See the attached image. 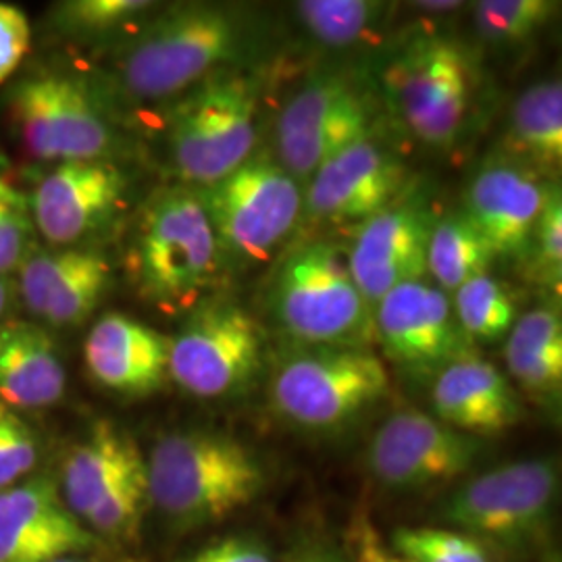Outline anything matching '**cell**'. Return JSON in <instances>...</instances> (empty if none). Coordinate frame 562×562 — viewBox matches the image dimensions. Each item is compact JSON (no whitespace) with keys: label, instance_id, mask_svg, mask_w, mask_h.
Here are the masks:
<instances>
[{"label":"cell","instance_id":"8fae6325","mask_svg":"<svg viewBox=\"0 0 562 562\" xmlns=\"http://www.w3.org/2000/svg\"><path fill=\"white\" fill-rule=\"evenodd\" d=\"M557 492L554 459L508 462L459 487L443 504V519L473 540L519 542L542 527Z\"/></svg>","mask_w":562,"mask_h":562},{"label":"cell","instance_id":"277c9868","mask_svg":"<svg viewBox=\"0 0 562 562\" xmlns=\"http://www.w3.org/2000/svg\"><path fill=\"white\" fill-rule=\"evenodd\" d=\"M261 83L255 74L222 69L194 86L169 117L173 165L190 183L209 186L252 157Z\"/></svg>","mask_w":562,"mask_h":562},{"label":"cell","instance_id":"f35d334b","mask_svg":"<svg viewBox=\"0 0 562 562\" xmlns=\"http://www.w3.org/2000/svg\"><path fill=\"white\" fill-rule=\"evenodd\" d=\"M188 562H273L261 543L246 538H227L194 554Z\"/></svg>","mask_w":562,"mask_h":562},{"label":"cell","instance_id":"603a6c76","mask_svg":"<svg viewBox=\"0 0 562 562\" xmlns=\"http://www.w3.org/2000/svg\"><path fill=\"white\" fill-rule=\"evenodd\" d=\"M63 392L65 369L48 331L30 322L0 323V404L41 408Z\"/></svg>","mask_w":562,"mask_h":562},{"label":"cell","instance_id":"60d3db41","mask_svg":"<svg viewBox=\"0 0 562 562\" xmlns=\"http://www.w3.org/2000/svg\"><path fill=\"white\" fill-rule=\"evenodd\" d=\"M294 562H338L331 554L325 552H304Z\"/></svg>","mask_w":562,"mask_h":562},{"label":"cell","instance_id":"836d02e7","mask_svg":"<svg viewBox=\"0 0 562 562\" xmlns=\"http://www.w3.org/2000/svg\"><path fill=\"white\" fill-rule=\"evenodd\" d=\"M153 9L146 0H76L63 7V20L86 34H104L121 27Z\"/></svg>","mask_w":562,"mask_h":562},{"label":"cell","instance_id":"74e56055","mask_svg":"<svg viewBox=\"0 0 562 562\" xmlns=\"http://www.w3.org/2000/svg\"><path fill=\"white\" fill-rule=\"evenodd\" d=\"M346 543L352 562H411L385 543L382 533L364 513L357 515L350 522Z\"/></svg>","mask_w":562,"mask_h":562},{"label":"cell","instance_id":"6da1fadb","mask_svg":"<svg viewBox=\"0 0 562 562\" xmlns=\"http://www.w3.org/2000/svg\"><path fill=\"white\" fill-rule=\"evenodd\" d=\"M148 498L181 525L222 521L261 494L259 459L236 438L215 431H178L146 461Z\"/></svg>","mask_w":562,"mask_h":562},{"label":"cell","instance_id":"ffe728a7","mask_svg":"<svg viewBox=\"0 0 562 562\" xmlns=\"http://www.w3.org/2000/svg\"><path fill=\"white\" fill-rule=\"evenodd\" d=\"M111 283V267L101 252L83 248L30 250L20 265L25 306L53 325L86 322Z\"/></svg>","mask_w":562,"mask_h":562},{"label":"cell","instance_id":"f546056e","mask_svg":"<svg viewBox=\"0 0 562 562\" xmlns=\"http://www.w3.org/2000/svg\"><path fill=\"white\" fill-rule=\"evenodd\" d=\"M561 2L552 0H482L475 2V27L483 41L517 46L543 30Z\"/></svg>","mask_w":562,"mask_h":562},{"label":"cell","instance_id":"52a82bcc","mask_svg":"<svg viewBox=\"0 0 562 562\" xmlns=\"http://www.w3.org/2000/svg\"><path fill=\"white\" fill-rule=\"evenodd\" d=\"M475 83L469 50L438 34L406 42L385 71L396 113L411 134L431 148L457 144L471 113Z\"/></svg>","mask_w":562,"mask_h":562},{"label":"cell","instance_id":"3957f363","mask_svg":"<svg viewBox=\"0 0 562 562\" xmlns=\"http://www.w3.org/2000/svg\"><path fill=\"white\" fill-rule=\"evenodd\" d=\"M220 246L196 192L167 190L142 211L130 271L142 296L162 311L190 308L213 283Z\"/></svg>","mask_w":562,"mask_h":562},{"label":"cell","instance_id":"cb8c5ba5","mask_svg":"<svg viewBox=\"0 0 562 562\" xmlns=\"http://www.w3.org/2000/svg\"><path fill=\"white\" fill-rule=\"evenodd\" d=\"M144 462L138 446L115 425L101 422L69 454L63 469L67 508L83 519L121 477Z\"/></svg>","mask_w":562,"mask_h":562},{"label":"cell","instance_id":"5bb4252c","mask_svg":"<svg viewBox=\"0 0 562 562\" xmlns=\"http://www.w3.org/2000/svg\"><path fill=\"white\" fill-rule=\"evenodd\" d=\"M373 327L392 361L417 373H440L469 355L452 301L438 285L408 281L373 306Z\"/></svg>","mask_w":562,"mask_h":562},{"label":"cell","instance_id":"30bf717a","mask_svg":"<svg viewBox=\"0 0 562 562\" xmlns=\"http://www.w3.org/2000/svg\"><path fill=\"white\" fill-rule=\"evenodd\" d=\"M373 132L369 94L341 74L304 81L278 120V161L296 178L313 173L346 146Z\"/></svg>","mask_w":562,"mask_h":562},{"label":"cell","instance_id":"d590c367","mask_svg":"<svg viewBox=\"0 0 562 562\" xmlns=\"http://www.w3.org/2000/svg\"><path fill=\"white\" fill-rule=\"evenodd\" d=\"M30 241V220L18 194L0 180V278L20 267Z\"/></svg>","mask_w":562,"mask_h":562},{"label":"cell","instance_id":"83f0119b","mask_svg":"<svg viewBox=\"0 0 562 562\" xmlns=\"http://www.w3.org/2000/svg\"><path fill=\"white\" fill-rule=\"evenodd\" d=\"M294 7L302 27L315 41L344 48L380 27L392 4L375 0H301Z\"/></svg>","mask_w":562,"mask_h":562},{"label":"cell","instance_id":"e0dca14e","mask_svg":"<svg viewBox=\"0 0 562 562\" xmlns=\"http://www.w3.org/2000/svg\"><path fill=\"white\" fill-rule=\"evenodd\" d=\"M125 190V173L111 162H59L34 192V222L44 240L71 246L117 213Z\"/></svg>","mask_w":562,"mask_h":562},{"label":"cell","instance_id":"2e32d148","mask_svg":"<svg viewBox=\"0 0 562 562\" xmlns=\"http://www.w3.org/2000/svg\"><path fill=\"white\" fill-rule=\"evenodd\" d=\"M434 223L423 201L404 196L361 223L346 259L371 311L394 288L423 280Z\"/></svg>","mask_w":562,"mask_h":562},{"label":"cell","instance_id":"4fadbf2b","mask_svg":"<svg viewBox=\"0 0 562 562\" xmlns=\"http://www.w3.org/2000/svg\"><path fill=\"white\" fill-rule=\"evenodd\" d=\"M480 442L450 425L406 408L375 431L367 461L387 487L425 490L452 482L480 457Z\"/></svg>","mask_w":562,"mask_h":562},{"label":"cell","instance_id":"d4e9b609","mask_svg":"<svg viewBox=\"0 0 562 562\" xmlns=\"http://www.w3.org/2000/svg\"><path fill=\"white\" fill-rule=\"evenodd\" d=\"M506 364L522 390L552 404L562 387V322L554 304H540L521 315L506 340Z\"/></svg>","mask_w":562,"mask_h":562},{"label":"cell","instance_id":"1f68e13d","mask_svg":"<svg viewBox=\"0 0 562 562\" xmlns=\"http://www.w3.org/2000/svg\"><path fill=\"white\" fill-rule=\"evenodd\" d=\"M392 550L411 562H490L482 543L450 529L406 527L394 533Z\"/></svg>","mask_w":562,"mask_h":562},{"label":"cell","instance_id":"ab89813d","mask_svg":"<svg viewBox=\"0 0 562 562\" xmlns=\"http://www.w3.org/2000/svg\"><path fill=\"white\" fill-rule=\"evenodd\" d=\"M419 11H429V13H443V11H457L461 2H415Z\"/></svg>","mask_w":562,"mask_h":562},{"label":"cell","instance_id":"f1b7e54d","mask_svg":"<svg viewBox=\"0 0 562 562\" xmlns=\"http://www.w3.org/2000/svg\"><path fill=\"white\" fill-rule=\"evenodd\" d=\"M452 294L457 322L469 341L501 340L517 322V304L510 290L490 273L464 281Z\"/></svg>","mask_w":562,"mask_h":562},{"label":"cell","instance_id":"484cf974","mask_svg":"<svg viewBox=\"0 0 562 562\" xmlns=\"http://www.w3.org/2000/svg\"><path fill=\"white\" fill-rule=\"evenodd\" d=\"M506 148L533 173L554 176L562 162L561 80L529 86L510 109Z\"/></svg>","mask_w":562,"mask_h":562},{"label":"cell","instance_id":"7c38bea8","mask_svg":"<svg viewBox=\"0 0 562 562\" xmlns=\"http://www.w3.org/2000/svg\"><path fill=\"white\" fill-rule=\"evenodd\" d=\"M13 113L25 148L42 161H102L113 148L99 104L69 76L42 74L21 81Z\"/></svg>","mask_w":562,"mask_h":562},{"label":"cell","instance_id":"7bdbcfd3","mask_svg":"<svg viewBox=\"0 0 562 562\" xmlns=\"http://www.w3.org/2000/svg\"><path fill=\"white\" fill-rule=\"evenodd\" d=\"M50 562H83V561H80V559H74V557H63V559H57V561H50Z\"/></svg>","mask_w":562,"mask_h":562},{"label":"cell","instance_id":"44dd1931","mask_svg":"<svg viewBox=\"0 0 562 562\" xmlns=\"http://www.w3.org/2000/svg\"><path fill=\"white\" fill-rule=\"evenodd\" d=\"M436 419L467 436H496L521 419L517 390L498 367L477 357L446 364L431 387Z\"/></svg>","mask_w":562,"mask_h":562},{"label":"cell","instance_id":"9a60e30c","mask_svg":"<svg viewBox=\"0 0 562 562\" xmlns=\"http://www.w3.org/2000/svg\"><path fill=\"white\" fill-rule=\"evenodd\" d=\"M404 181L401 157L369 134L313 173L302 211L317 222H364L401 199Z\"/></svg>","mask_w":562,"mask_h":562},{"label":"cell","instance_id":"8d00e7d4","mask_svg":"<svg viewBox=\"0 0 562 562\" xmlns=\"http://www.w3.org/2000/svg\"><path fill=\"white\" fill-rule=\"evenodd\" d=\"M30 48V21L25 13L0 2V83L9 80Z\"/></svg>","mask_w":562,"mask_h":562},{"label":"cell","instance_id":"7402d4cb","mask_svg":"<svg viewBox=\"0 0 562 562\" xmlns=\"http://www.w3.org/2000/svg\"><path fill=\"white\" fill-rule=\"evenodd\" d=\"M83 359L104 387L142 396L159 390L169 375V338L146 323L111 313L90 329Z\"/></svg>","mask_w":562,"mask_h":562},{"label":"cell","instance_id":"4316f807","mask_svg":"<svg viewBox=\"0 0 562 562\" xmlns=\"http://www.w3.org/2000/svg\"><path fill=\"white\" fill-rule=\"evenodd\" d=\"M492 261L494 252L462 211L434 223L427 244V273L443 292H454L464 281L487 273Z\"/></svg>","mask_w":562,"mask_h":562},{"label":"cell","instance_id":"5b68a950","mask_svg":"<svg viewBox=\"0 0 562 562\" xmlns=\"http://www.w3.org/2000/svg\"><path fill=\"white\" fill-rule=\"evenodd\" d=\"M271 306L281 329L306 346L357 348L373 325L346 255L327 240L302 244L281 262Z\"/></svg>","mask_w":562,"mask_h":562},{"label":"cell","instance_id":"ba28073f","mask_svg":"<svg viewBox=\"0 0 562 562\" xmlns=\"http://www.w3.org/2000/svg\"><path fill=\"white\" fill-rule=\"evenodd\" d=\"M387 387L385 364L361 346H308L278 367L271 401L288 422L331 429L382 401Z\"/></svg>","mask_w":562,"mask_h":562},{"label":"cell","instance_id":"b9f144b4","mask_svg":"<svg viewBox=\"0 0 562 562\" xmlns=\"http://www.w3.org/2000/svg\"><path fill=\"white\" fill-rule=\"evenodd\" d=\"M9 294H11V290H9V281L4 280V278H0V317H2V315H4V311H7Z\"/></svg>","mask_w":562,"mask_h":562},{"label":"cell","instance_id":"d6986e66","mask_svg":"<svg viewBox=\"0 0 562 562\" xmlns=\"http://www.w3.org/2000/svg\"><path fill=\"white\" fill-rule=\"evenodd\" d=\"M94 542L60 501L55 483L30 480L0 494V562L57 561Z\"/></svg>","mask_w":562,"mask_h":562},{"label":"cell","instance_id":"ac0fdd59","mask_svg":"<svg viewBox=\"0 0 562 562\" xmlns=\"http://www.w3.org/2000/svg\"><path fill=\"white\" fill-rule=\"evenodd\" d=\"M550 183L517 161L485 162L464 190L462 213L494 259L525 257Z\"/></svg>","mask_w":562,"mask_h":562},{"label":"cell","instance_id":"d6a6232c","mask_svg":"<svg viewBox=\"0 0 562 562\" xmlns=\"http://www.w3.org/2000/svg\"><path fill=\"white\" fill-rule=\"evenodd\" d=\"M527 255H531L533 273H538L543 283L559 288L562 276V196L559 186L554 188L550 183L525 257Z\"/></svg>","mask_w":562,"mask_h":562},{"label":"cell","instance_id":"8992f818","mask_svg":"<svg viewBox=\"0 0 562 562\" xmlns=\"http://www.w3.org/2000/svg\"><path fill=\"white\" fill-rule=\"evenodd\" d=\"M206 217L220 252L236 261L261 262L271 257L301 220L304 196L278 159L250 157L232 173L201 186Z\"/></svg>","mask_w":562,"mask_h":562},{"label":"cell","instance_id":"e575fe53","mask_svg":"<svg viewBox=\"0 0 562 562\" xmlns=\"http://www.w3.org/2000/svg\"><path fill=\"white\" fill-rule=\"evenodd\" d=\"M38 461L32 429L11 408L0 404V487L27 475Z\"/></svg>","mask_w":562,"mask_h":562},{"label":"cell","instance_id":"4dcf8cb0","mask_svg":"<svg viewBox=\"0 0 562 562\" xmlns=\"http://www.w3.org/2000/svg\"><path fill=\"white\" fill-rule=\"evenodd\" d=\"M148 498V477H146V461L130 469L120 482L115 483L101 503L92 508L86 517V522L109 538H121L134 531L138 525L142 508Z\"/></svg>","mask_w":562,"mask_h":562},{"label":"cell","instance_id":"7a4b0ae2","mask_svg":"<svg viewBox=\"0 0 562 562\" xmlns=\"http://www.w3.org/2000/svg\"><path fill=\"white\" fill-rule=\"evenodd\" d=\"M236 9L183 2L167 9L127 48L121 81L140 101H162L225 69L246 44Z\"/></svg>","mask_w":562,"mask_h":562},{"label":"cell","instance_id":"9c48e42d","mask_svg":"<svg viewBox=\"0 0 562 562\" xmlns=\"http://www.w3.org/2000/svg\"><path fill=\"white\" fill-rule=\"evenodd\" d=\"M262 331L250 313L232 302L199 306L169 340V375L196 398H223L259 371Z\"/></svg>","mask_w":562,"mask_h":562}]
</instances>
